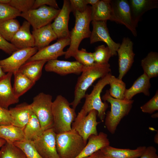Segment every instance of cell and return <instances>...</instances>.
<instances>
[{
    "label": "cell",
    "mask_w": 158,
    "mask_h": 158,
    "mask_svg": "<svg viewBox=\"0 0 158 158\" xmlns=\"http://www.w3.org/2000/svg\"><path fill=\"white\" fill-rule=\"evenodd\" d=\"M111 72L110 65L95 64L90 67L84 66L81 75L78 78L75 88L74 98L70 105L75 110L84 98L87 89L97 79L102 78Z\"/></svg>",
    "instance_id": "cell-1"
},
{
    "label": "cell",
    "mask_w": 158,
    "mask_h": 158,
    "mask_svg": "<svg viewBox=\"0 0 158 158\" xmlns=\"http://www.w3.org/2000/svg\"><path fill=\"white\" fill-rule=\"evenodd\" d=\"M91 12V6H89L83 13L77 11L73 12L75 18V24L70 32V44L69 48L65 51V59L73 57L78 50L82 40L90 37L91 32L90 28V23L92 21Z\"/></svg>",
    "instance_id": "cell-2"
},
{
    "label": "cell",
    "mask_w": 158,
    "mask_h": 158,
    "mask_svg": "<svg viewBox=\"0 0 158 158\" xmlns=\"http://www.w3.org/2000/svg\"><path fill=\"white\" fill-rule=\"evenodd\" d=\"M68 100L61 95L57 96L52 102L53 129L56 134L72 130L71 125L77 115Z\"/></svg>",
    "instance_id": "cell-3"
},
{
    "label": "cell",
    "mask_w": 158,
    "mask_h": 158,
    "mask_svg": "<svg viewBox=\"0 0 158 158\" xmlns=\"http://www.w3.org/2000/svg\"><path fill=\"white\" fill-rule=\"evenodd\" d=\"M102 99L104 102L111 104V110L106 114L104 124L108 130L113 134L121 119L129 113L134 101L114 98L110 96L108 90L106 91Z\"/></svg>",
    "instance_id": "cell-4"
},
{
    "label": "cell",
    "mask_w": 158,
    "mask_h": 158,
    "mask_svg": "<svg viewBox=\"0 0 158 158\" xmlns=\"http://www.w3.org/2000/svg\"><path fill=\"white\" fill-rule=\"evenodd\" d=\"M56 146L59 158H75L84 148L85 143L75 130L56 134Z\"/></svg>",
    "instance_id": "cell-5"
},
{
    "label": "cell",
    "mask_w": 158,
    "mask_h": 158,
    "mask_svg": "<svg viewBox=\"0 0 158 158\" xmlns=\"http://www.w3.org/2000/svg\"><path fill=\"white\" fill-rule=\"evenodd\" d=\"M111 75L110 73L101 78L94 86L91 92L89 94H86L85 102L80 110L85 115H87L91 110H95L97 111V117L102 121H104L109 106L106 102H102L101 94L104 88L109 84Z\"/></svg>",
    "instance_id": "cell-6"
},
{
    "label": "cell",
    "mask_w": 158,
    "mask_h": 158,
    "mask_svg": "<svg viewBox=\"0 0 158 158\" xmlns=\"http://www.w3.org/2000/svg\"><path fill=\"white\" fill-rule=\"evenodd\" d=\"M52 102L51 95L42 92L33 98L32 102L30 104L43 131L53 127Z\"/></svg>",
    "instance_id": "cell-7"
},
{
    "label": "cell",
    "mask_w": 158,
    "mask_h": 158,
    "mask_svg": "<svg viewBox=\"0 0 158 158\" xmlns=\"http://www.w3.org/2000/svg\"><path fill=\"white\" fill-rule=\"evenodd\" d=\"M60 11L47 5L31 9L21 13L20 16L25 19L32 26L33 30L37 29L50 24Z\"/></svg>",
    "instance_id": "cell-8"
},
{
    "label": "cell",
    "mask_w": 158,
    "mask_h": 158,
    "mask_svg": "<svg viewBox=\"0 0 158 158\" xmlns=\"http://www.w3.org/2000/svg\"><path fill=\"white\" fill-rule=\"evenodd\" d=\"M97 114L96 110H92L85 115L80 110L72 124V129L78 133L85 143L90 135L98 134L97 127L100 122L97 121Z\"/></svg>",
    "instance_id": "cell-9"
},
{
    "label": "cell",
    "mask_w": 158,
    "mask_h": 158,
    "mask_svg": "<svg viewBox=\"0 0 158 158\" xmlns=\"http://www.w3.org/2000/svg\"><path fill=\"white\" fill-rule=\"evenodd\" d=\"M112 14L111 21L125 25L135 37L137 35V25L131 13L127 0H111Z\"/></svg>",
    "instance_id": "cell-10"
},
{
    "label": "cell",
    "mask_w": 158,
    "mask_h": 158,
    "mask_svg": "<svg viewBox=\"0 0 158 158\" xmlns=\"http://www.w3.org/2000/svg\"><path fill=\"white\" fill-rule=\"evenodd\" d=\"M38 51L35 47L18 49L9 57L0 60V66L5 73H13Z\"/></svg>",
    "instance_id": "cell-11"
},
{
    "label": "cell",
    "mask_w": 158,
    "mask_h": 158,
    "mask_svg": "<svg viewBox=\"0 0 158 158\" xmlns=\"http://www.w3.org/2000/svg\"><path fill=\"white\" fill-rule=\"evenodd\" d=\"M56 135L51 128L43 131L33 141L35 148L42 158H59L56 149Z\"/></svg>",
    "instance_id": "cell-12"
},
{
    "label": "cell",
    "mask_w": 158,
    "mask_h": 158,
    "mask_svg": "<svg viewBox=\"0 0 158 158\" xmlns=\"http://www.w3.org/2000/svg\"><path fill=\"white\" fill-rule=\"evenodd\" d=\"M133 43L128 37H124L117 53L118 57L119 75L122 80L131 68L134 61L135 54L133 51Z\"/></svg>",
    "instance_id": "cell-13"
},
{
    "label": "cell",
    "mask_w": 158,
    "mask_h": 158,
    "mask_svg": "<svg viewBox=\"0 0 158 158\" xmlns=\"http://www.w3.org/2000/svg\"><path fill=\"white\" fill-rule=\"evenodd\" d=\"M92 30L90 37L91 44L101 41L105 43L113 56L117 54L120 44L115 42L111 37L107 26V21H92Z\"/></svg>",
    "instance_id": "cell-14"
},
{
    "label": "cell",
    "mask_w": 158,
    "mask_h": 158,
    "mask_svg": "<svg viewBox=\"0 0 158 158\" xmlns=\"http://www.w3.org/2000/svg\"><path fill=\"white\" fill-rule=\"evenodd\" d=\"M70 42L69 37L58 39L54 44L38 50L27 62L36 60L48 61L56 59L59 57L65 54L66 52L63 51V49L69 45Z\"/></svg>",
    "instance_id": "cell-15"
},
{
    "label": "cell",
    "mask_w": 158,
    "mask_h": 158,
    "mask_svg": "<svg viewBox=\"0 0 158 158\" xmlns=\"http://www.w3.org/2000/svg\"><path fill=\"white\" fill-rule=\"evenodd\" d=\"M71 9L69 0H64L61 9L51 24V27L58 39L69 37L70 32L68 28L69 15Z\"/></svg>",
    "instance_id": "cell-16"
},
{
    "label": "cell",
    "mask_w": 158,
    "mask_h": 158,
    "mask_svg": "<svg viewBox=\"0 0 158 158\" xmlns=\"http://www.w3.org/2000/svg\"><path fill=\"white\" fill-rule=\"evenodd\" d=\"M84 66L78 62L60 60L57 59L47 61L44 66L45 71L53 72L61 75L71 74L79 75Z\"/></svg>",
    "instance_id": "cell-17"
},
{
    "label": "cell",
    "mask_w": 158,
    "mask_h": 158,
    "mask_svg": "<svg viewBox=\"0 0 158 158\" xmlns=\"http://www.w3.org/2000/svg\"><path fill=\"white\" fill-rule=\"evenodd\" d=\"M13 74L7 73L0 79V106L7 109L19 101V98L15 95L13 90L11 83Z\"/></svg>",
    "instance_id": "cell-18"
},
{
    "label": "cell",
    "mask_w": 158,
    "mask_h": 158,
    "mask_svg": "<svg viewBox=\"0 0 158 158\" xmlns=\"http://www.w3.org/2000/svg\"><path fill=\"white\" fill-rule=\"evenodd\" d=\"M30 24L25 20L11 40L18 49L35 47L34 39L30 32Z\"/></svg>",
    "instance_id": "cell-19"
},
{
    "label": "cell",
    "mask_w": 158,
    "mask_h": 158,
    "mask_svg": "<svg viewBox=\"0 0 158 158\" xmlns=\"http://www.w3.org/2000/svg\"><path fill=\"white\" fill-rule=\"evenodd\" d=\"M88 140V142L83 150L75 158L86 157L110 145V142L107 134L102 132H99L97 135H91Z\"/></svg>",
    "instance_id": "cell-20"
},
{
    "label": "cell",
    "mask_w": 158,
    "mask_h": 158,
    "mask_svg": "<svg viewBox=\"0 0 158 158\" xmlns=\"http://www.w3.org/2000/svg\"><path fill=\"white\" fill-rule=\"evenodd\" d=\"M9 110L12 120V125L24 130L32 112L30 104L23 102Z\"/></svg>",
    "instance_id": "cell-21"
},
{
    "label": "cell",
    "mask_w": 158,
    "mask_h": 158,
    "mask_svg": "<svg viewBox=\"0 0 158 158\" xmlns=\"http://www.w3.org/2000/svg\"><path fill=\"white\" fill-rule=\"evenodd\" d=\"M145 146L138 147L136 149L116 148L110 146L105 147L100 150L105 158H138L146 149Z\"/></svg>",
    "instance_id": "cell-22"
},
{
    "label": "cell",
    "mask_w": 158,
    "mask_h": 158,
    "mask_svg": "<svg viewBox=\"0 0 158 158\" xmlns=\"http://www.w3.org/2000/svg\"><path fill=\"white\" fill-rule=\"evenodd\" d=\"M32 34L34 39L35 47L38 51L48 46L51 42L57 38L51 24L33 30Z\"/></svg>",
    "instance_id": "cell-23"
},
{
    "label": "cell",
    "mask_w": 158,
    "mask_h": 158,
    "mask_svg": "<svg viewBox=\"0 0 158 158\" xmlns=\"http://www.w3.org/2000/svg\"><path fill=\"white\" fill-rule=\"evenodd\" d=\"M131 13L137 26L142 16L150 10L157 8V0H129Z\"/></svg>",
    "instance_id": "cell-24"
},
{
    "label": "cell",
    "mask_w": 158,
    "mask_h": 158,
    "mask_svg": "<svg viewBox=\"0 0 158 158\" xmlns=\"http://www.w3.org/2000/svg\"><path fill=\"white\" fill-rule=\"evenodd\" d=\"M150 80L147 75L143 73L135 81L130 87L126 89L124 99H132L136 95L141 93L145 95L149 96V89L151 87Z\"/></svg>",
    "instance_id": "cell-25"
},
{
    "label": "cell",
    "mask_w": 158,
    "mask_h": 158,
    "mask_svg": "<svg viewBox=\"0 0 158 158\" xmlns=\"http://www.w3.org/2000/svg\"><path fill=\"white\" fill-rule=\"evenodd\" d=\"M112 8L111 0H99L95 5L91 6V21L111 20Z\"/></svg>",
    "instance_id": "cell-26"
},
{
    "label": "cell",
    "mask_w": 158,
    "mask_h": 158,
    "mask_svg": "<svg viewBox=\"0 0 158 158\" xmlns=\"http://www.w3.org/2000/svg\"><path fill=\"white\" fill-rule=\"evenodd\" d=\"M47 61L36 60L27 62L18 71L35 83L40 78L43 66Z\"/></svg>",
    "instance_id": "cell-27"
},
{
    "label": "cell",
    "mask_w": 158,
    "mask_h": 158,
    "mask_svg": "<svg viewBox=\"0 0 158 158\" xmlns=\"http://www.w3.org/2000/svg\"><path fill=\"white\" fill-rule=\"evenodd\" d=\"M14 83L13 90L15 95L19 98L35 84L18 70L14 73Z\"/></svg>",
    "instance_id": "cell-28"
},
{
    "label": "cell",
    "mask_w": 158,
    "mask_h": 158,
    "mask_svg": "<svg viewBox=\"0 0 158 158\" xmlns=\"http://www.w3.org/2000/svg\"><path fill=\"white\" fill-rule=\"evenodd\" d=\"M0 138L13 143L24 139L23 130L12 125L0 126Z\"/></svg>",
    "instance_id": "cell-29"
},
{
    "label": "cell",
    "mask_w": 158,
    "mask_h": 158,
    "mask_svg": "<svg viewBox=\"0 0 158 158\" xmlns=\"http://www.w3.org/2000/svg\"><path fill=\"white\" fill-rule=\"evenodd\" d=\"M141 66L145 74L150 78L158 76V53L151 51L141 61Z\"/></svg>",
    "instance_id": "cell-30"
},
{
    "label": "cell",
    "mask_w": 158,
    "mask_h": 158,
    "mask_svg": "<svg viewBox=\"0 0 158 158\" xmlns=\"http://www.w3.org/2000/svg\"><path fill=\"white\" fill-rule=\"evenodd\" d=\"M43 131L38 119L32 111L23 130L24 139L33 141Z\"/></svg>",
    "instance_id": "cell-31"
},
{
    "label": "cell",
    "mask_w": 158,
    "mask_h": 158,
    "mask_svg": "<svg viewBox=\"0 0 158 158\" xmlns=\"http://www.w3.org/2000/svg\"><path fill=\"white\" fill-rule=\"evenodd\" d=\"M20 27L19 22L12 19L0 23V34L7 41H11Z\"/></svg>",
    "instance_id": "cell-32"
},
{
    "label": "cell",
    "mask_w": 158,
    "mask_h": 158,
    "mask_svg": "<svg viewBox=\"0 0 158 158\" xmlns=\"http://www.w3.org/2000/svg\"><path fill=\"white\" fill-rule=\"evenodd\" d=\"M109 85L110 88L109 91L111 96L118 99H124L126 85L122 80L116 78L111 74L109 79Z\"/></svg>",
    "instance_id": "cell-33"
},
{
    "label": "cell",
    "mask_w": 158,
    "mask_h": 158,
    "mask_svg": "<svg viewBox=\"0 0 158 158\" xmlns=\"http://www.w3.org/2000/svg\"><path fill=\"white\" fill-rule=\"evenodd\" d=\"M13 144L23 151L27 158H42L35 148L32 140L24 139Z\"/></svg>",
    "instance_id": "cell-34"
},
{
    "label": "cell",
    "mask_w": 158,
    "mask_h": 158,
    "mask_svg": "<svg viewBox=\"0 0 158 158\" xmlns=\"http://www.w3.org/2000/svg\"><path fill=\"white\" fill-rule=\"evenodd\" d=\"M95 63L98 64H106L108 63L110 58L113 56L111 50L104 45H99L96 48L92 53Z\"/></svg>",
    "instance_id": "cell-35"
},
{
    "label": "cell",
    "mask_w": 158,
    "mask_h": 158,
    "mask_svg": "<svg viewBox=\"0 0 158 158\" xmlns=\"http://www.w3.org/2000/svg\"><path fill=\"white\" fill-rule=\"evenodd\" d=\"M0 158H27L23 151L13 143L6 142Z\"/></svg>",
    "instance_id": "cell-36"
},
{
    "label": "cell",
    "mask_w": 158,
    "mask_h": 158,
    "mask_svg": "<svg viewBox=\"0 0 158 158\" xmlns=\"http://www.w3.org/2000/svg\"><path fill=\"white\" fill-rule=\"evenodd\" d=\"M73 57L85 67H90L94 65L95 63L92 53L89 52L86 49L82 48L78 50L73 56Z\"/></svg>",
    "instance_id": "cell-37"
},
{
    "label": "cell",
    "mask_w": 158,
    "mask_h": 158,
    "mask_svg": "<svg viewBox=\"0 0 158 158\" xmlns=\"http://www.w3.org/2000/svg\"><path fill=\"white\" fill-rule=\"evenodd\" d=\"M21 13L8 4L0 3V23L20 16Z\"/></svg>",
    "instance_id": "cell-38"
},
{
    "label": "cell",
    "mask_w": 158,
    "mask_h": 158,
    "mask_svg": "<svg viewBox=\"0 0 158 158\" xmlns=\"http://www.w3.org/2000/svg\"><path fill=\"white\" fill-rule=\"evenodd\" d=\"M35 0H10L8 4L21 13L32 9Z\"/></svg>",
    "instance_id": "cell-39"
},
{
    "label": "cell",
    "mask_w": 158,
    "mask_h": 158,
    "mask_svg": "<svg viewBox=\"0 0 158 158\" xmlns=\"http://www.w3.org/2000/svg\"><path fill=\"white\" fill-rule=\"evenodd\" d=\"M140 108L144 113L152 114L158 110V91L148 101L142 106Z\"/></svg>",
    "instance_id": "cell-40"
},
{
    "label": "cell",
    "mask_w": 158,
    "mask_h": 158,
    "mask_svg": "<svg viewBox=\"0 0 158 158\" xmlns=\"http://www.w3.org/2000/svg\"><path fill=\"white\" fill-rule=\"evenodd\" d=\"M71 9L73 12L78 11L80 13L84 12L87 7L85 0H69Z\"/></svg>",
    "instance_id": "cell-41"
},
{
    "label": "cell",
    "mask_w": 158,
    "mask_h": 158,
    "mask_svg": "<svg viewBox=\"0 0 158 158\" xmlns=\"http://www.w3.org/2000/svg\"><path fill=\"white\" fill-rule=\"evenodd\" d=\"M9 110L0 106V126L12 125Z\"/></svg>",
    "instance_id": "cell-42"
},
{
    "label": "cell",
    "mask_w": 158,
    "mask_h": 158,
    "mask_svg": "<svg viewBox=\"0 0 158 158\" xmlns=\"http://www.w3.org/2000/svg\"><path fill=\"white\" fill-rule=\"evenodd\" d=\"M0 49L11 54L18 49L11 43L6 40L0 34Z\"/></svg>",
    "instance_id": "cell-43"
},
{
    "label": "cell",
    "mask_w": 158,
    "mask_h": 158,
    "mask_svg": "<svg viewBox=\"0 0 158 158\" xmlns=\"http://www.w3.org/2000/svg\"><path fill=\"white\" fill-rule=\"evenodd\" d=\"M43 5H48L56 9H60L56 1L55 0H35L32 9H36Z\"/></svg>",
    "instance_id": "cell-44"
},
{
    "label": "cell",
    "mask_w": 158,
    "mask_h": 158,
    "mask_svg": "<svg viewBox=\"0 0 158 158\" xmlns=\"http://www.w3.org/2000/svg\"><path fill=\"white\" fill-rule=\"evenodd\" d=\"M140 158H158L157 154V149L153 146L146 147Z\"/></svg>",
    "instance_id": "cell-45"
},
{
    "label": "cell",
    "mask_w": 158,
    "mask_h": 158,
    "mask_svg": "<svg viewBox=\"0 0 158 158\" xmlns=\"http://www.w3.org/2000/svg\"><path fill=\"white\" fill-rule=\"evenodd\" d=\"M84 158H105L100 150H99L91 155Z\"/></svg>",
    "instance_id": "cell-46"
},
{
    "label": "cell",
    "mask_w": 158,
    "mask_h": 158,
    "mask_svg": "<svg viewBox=\"0 0 158 158\" xmlns=\"http://www.w3.org/2000/svg\"><path fill=\"white\" fill-rule=\"evenodd\" d=\"M99 0H85L87 5L90 4L92 6L95 5L99 1Z\"/></svg>",
    "instance_id": "cell-47"
},
{
    "label": "cell",
    "mask_w": 158,
    "mask_h": 158,
    "mask_svg": "<svg viewBox=\"0 0 158 158\" xmlns=\"http://www.w3.org/2000/svg\"><path fill=\"white\" fill-rule=\"evenodd\" d=\"M6 143V141L1 138H0V148H1Z\"/></svg>",
    "instance_id": "cell-48"
},
{
    "label": "cell",
    "mask_w": 158,
    "mask_h": 158,
    "mask_svg": "<svg viewBox=\"0 0 158 158\" xmlns=\"http://www.w3.org/2000/svg\"><path fill=\"white\" fill-rule=\"evenodd\" d=\"M154 141L155 143L158 144V133L155 134L154 138Z\"/></svg>",
    "instance_id": "cell-49"
},
{
    "label": "cell",
    "mask_w": 158,
    "mask_h": 158,
    "mask_svg": "<svg viewBox=\"0 0 158 158\" xmlns=\"http://www.w3.org/2000/svg\"><path fill=\"white\" fill-rule=\"evenodd\" d=\"M10 1V0H0V3L8 4Z\"/></svg>",
    "instance_id": "cell-50"
},
{
    "label": "cell",
    "mask_w": 158,
    "mask_h": 158,
    "mask_svg": "<svg viewBox=\"0 0 158 158\" xmlns=\"http://www.w3.org/2000/svg\"><path fill=\"white\" fill-rule=\"evenodd\" d=\"M6 73L4 72L0 66V79L3 77Z\"/></svg>",
    "instance_id": "cell-51"
},
{
    "label": "cell",
    "mask_w": 158,
    "mask_h": 158,
    "mask_svg": "<svg viewBox=\"0 0 158 158\" xmlns=\"http://www.w3.org/2000/svg\"><path fill=\"white\" fill-rule=\"evenodd\" d=\"M158 113H156L154 114H152L151 116V117L152 118H157L158 117Z\"/></svg>",
    "instance_id": "cell-52"
},
{
    "label": "cell",
    "mask_w": 158,
    "mask_h": 158,
    "mask_svg": "<svg viewBox=\"0 0 158 158\" xmlns=\"http://www.w3.org/2000/svg\"><path fill=\"white\" fill-rule=\"evenodd\" d=\"M3 150H4V147L3 146L0 150V158H1V155L2 153Z\"/></svg>",
    "instance_id": "cell-53"
}]
</instances>
